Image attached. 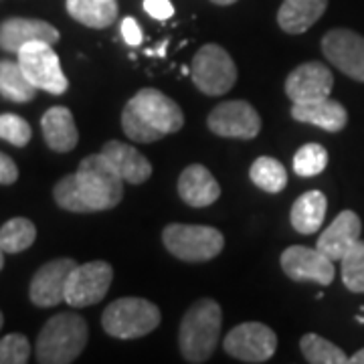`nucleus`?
Instances as JSON below:
<instances>
[{"mask_svg": "<svg viewBox=\"0 0 364 364\" xmlns=\"http://www.w3.org/2000/svg\"><path fill=\"white\" fill-rule=\"evenodd\" d=\"M282 269L294 282H316L320 286H330L334 282V261L324 255L320 249L304 245L287 247L282 253Z\"/></svg>", "mask_w": 364, "mask_h": 364, "instance_id": "obj_13", "label": "nucleus"}, {"mask_svg": "<svg viewBox=\"0 0 364 364\" xmlns=\"http://www.w3.org/2000/svg\"><path fill=\"white\" fill-rule=\"evenodd\" d=\"M102 154L109 160V164L117 170L124 182L142 184L152 176V164L134 146L112 140L102 148Z\"/></svg>", "mask_w": 364, "mask_h": 364, "instance_id": "obj_19", "label": "nucleus"}, {"mask_svg": "<svg viewBox=\"0 0 364 364\" xmlns=\"http://www.w3.org/2000/svg\"><path fill=\"white\" fill-rule=\"evenodd\" d=\"M360 231H363L360 217L354 210H342L330 223V227H326L324 233L320 235L316 247L332 261H340L360 241Z\"/></svg>", "mask_w": 364, "mask_h": 364, "instance_id": "obj_16", "label": "nucleus"}, {"mask_svg": "<svg viewBox=\"0 0 364 364\" xmlns=\"http://www.w3.org/2000/svg\"><path fill=\"white\" fill-rule=\"evenodd\" d=\"M75 261L69 257L53 259L45 263L39 272L33 275L28 296L31 301L39 308H51L65 299V286L71 272L75 269Z\"/></svg>", "mask_w": 364, "mask_h": 364, "instance_id": "obj_15", "label": "nucleus"}, {"mask_svg": "<svg viewBox=\"0 0 364 364\" xmlns=\"http://www.w3.org/2000/svg\"><path fill=\"white\" fill-rule=\"evenodd\" d=\"M2 324H4V316H2V312H0V328H2Z\"/></svg>", "mask_w": 364, "mask_h": 364, "instance_id": "obj_41", "label": "nucleus"}, {"mask_svg": "<svg viewBox=\"0 0 364 364\" xmlns=\"http://www.w3.org/2000/svg\"><path fill=\"white\" fill-rule=\"evenodd\" d=\"M210 2H215V4H221V6H229V4H235L237 0H210Z\"/></svg>", "mask_w": 364, "mask_h": 364, "instance_id": "obj_38", "label": "nucleus"}, {"mask_svg": "<svg viewBox=\"0 0 364 364\" xmlns=\"http://www.w3.org/2000/svg\"><path fill=\"white\" fill-rule=\"evenodd\" d=\"M208 130L223 138L251 140L261 130V117L247 102H223L208 114Z\"/></svg>", "mask_w": 364, "mask_h": 364, "instance_id": "obj_11", "label": "nucleus"}, {"mask_svg": "<svg viewBox=\"0 0 364 364\" xmlns=\"http://www.w3.org/2000/svg\"><path fill=\"white\" fill-rule=\"evenodd\" d=\"M184 126L181 105L162 91L140 90L122 112V128L132 142H156Z\"/></svg>", "mask_w": 364, "mask_h": 364, "instance_id": "obj_1", "label": "nucleus"}, {"mask_svg": "<svg viewBox=\"0 0 364 364\" xmlns=\"http://www.w3.org/2000/svg\"><path fill=\"white\" fill-rule=\"evenodd\" d=\"M31 358V344L23 334H9L0 340V364H25Z\"/></svg>", "mask_w": 364, "mask_h": 364, "instance_id": "obj_33", "label": "nucleus"}, {"mask_svg": "<svg viewBox=\"0 0 364 364\" xmlns=\"http://www.w3.org/2000/svg\"><path fill=\"white\" fill-rule=\"evenodd\" d=\"M326 164H328V152L320 144H306L294 156V172L301 178L318 176L320 172H324Z\"/></svg>", "mask_w": 364, "mask_h": 364, "instance_id": "obj_29", "label": "nucleus"}, {"mask_svg": "<svg viewBox=\"0 0 364 364\" xmlns=\"http://www.w3.org/2000/svg\"><path fill=\"white\" fill-rule=\"evenodd\" d=\"M160 310L156 304L142 298H119L105 308L102 316L104 330L119 340L142 338L160 326Z\"/></svg>", "mask_w": 364, "mask_h": 364, "instance_id": "obj_5", "label": "nucleus"}, {"mask_svg": "<svg viewBox=\"0 0 364 364\" xmlns=\"http://www.w3.org/2000/svg\"><path fill=\"white\" fill-rule=\"evenodd\" d=\"M75 178L90 213L114 208L124 196V178L102 152L85 158L79 164Z\"/></svg>", "mask_w": 364, "mask_h": 364, "instance_id": "obj_4", "label": "nucleus"}, {"mask_svg": "<svg viewBox=\"0 0 364 364\" xmlns=\"http://www.w3.org/2000/svg\"><path fill=\"white\" fill-rule=\"evenodd\" d=\"M164 247L182 261H208L217 257L225 247L221 231L207 225L172 223L162 233Z\"/></svg>", "mask_w": 364, "mask_h": 364, "instance_id": "obj_6", "label": "nucleus"}, {"mask_svg": "<svg viewBox=\"0 0 364 364\" xmlns=\"http://www.w3.org/2000/svg\"><path fill=\"white\" fill-rule=\"evenodd\" d=\"M225 352L243 363H267L277 350V334L261 322H245L233 328L225 338Z\"/></svg>", "mask_w": 364, "mask_h": 364, "instance_id": "obj_10", "label": "nucleus"}, {"mask_svg": "<svg viewBox=\"0 0 364 364\" xmlns=\"http://www.w3.org/2000/svg\"><path fill=\"white\" fill-rule=\"evenodd\" d=\"M31 136H33V132H31V126L26 119L16 114H0V138L2 140L23 148L31 142Z\"/></svg>", "mask_w": 364, "mask_h": 364, "instance_id": "obj_32", "label": "nucleus"}, {"mask_svg": "<svg viewBox=\"0 0 364 364\" xmlns=\"http://www.w3.org/2000/svg\"><path fill=\"white\" fill-rule=\"evenodd\" d=\"M122 37H124V41H126L130 47H138V45H142V41H144L142 28H140V25L136 23V18L128 16V18H124V21H122Z\"/></svg>", "mask_w": 364, "mask_h": 364, "instance_id": "obj_35", "label": "nucleus"}, {"mask_svg": "<svg viewBox=\"0 0 364 364\" xmlns=\"http://www.w3.org/2000/svg\"><path fill=\"white\" fill-rule=\"evenodd\" d=\"M114 282V269L107 261H90L75 265L65 286V301L71 308L100 304Z\"/></svg>", "mask_w": 364, "mask_h": 364, "instance_id": "obj_9", "label": "nucleus"}, {"mask_svg": "<svg viewBox=\"0 0 364 364\" xmlns=\"http://www.w3.org/2000/svg\"><path fill=\"white\" fill-rule=\"evenodd\" d=\"M41 128H43L45 142L55 152H71L77 146V126H75L73 114L67 107L55 105L51 109H47L41 119Z\"/></svg>", "mask_w": 364, "mask_h": 364, "instance_id": "obj_20", "label": "nucleus"}, {"mask_svg": "<svg viewBox=\"0 0 364 364\" xmlns=\"http://www.w3.org/2000/svg\"><path fill=\"white\" fill-rule=\"evenodd\" d=\"M328 0H284L277 13L279 26L289 35H301L326 13Z\"/></svg>", "mask_w": 364, "mask_h": 364, "instance_id": "obj_22", "label": "nucleus"}, {"mask_svg": "<svg viewBox=\"0 0 364 364\" xmlns=\"http://www.w3.org/2000/svg\"><path fill=\"white\" fill-rule=\"evenodd\" d=\"M342 284L354 294H364V241L342 257Z\"/></svg>", "mask_w": 364, "mask_h": 364, "instance_id": "obj_30", "label": "nucleus"}, {"mask_svg": "<svg viewBox=\"0 0 364 364\" xmlns=\"http://www.w3.org/2000/svg\"><path fill=\"white\" fill-rule=\"evenodd\" d=\"M348 363H352V364H364V348H363V350L356 352L354 356H350V360H348Z\"/></svg>", "mask_w": 364, "mask_h": 364, "instance_id": "obj_37", "label": "nucleus"}, {"mask_svg": "<svg viewBox=\"0 0 364 364\" xmlns=\"http://www.w3.org/2000/svg\"><path fill=\"white\" fill-rule=\"evenodd\" d=\"M299 348H301V354L306 356V360L312 364H346L350 360L342 348L318 334L301 336Z\"/></svg>", "mask_w": 364, "mask_h": 364, "instance_id": "obj_28", "label": "nucleus"}, {"mask_svg": "<svg viewBox=\"0 0 364 364\" xmlns=\"http://www.w3.org/2000/svg\"><path fill=\"white\" fill-rule=\"evenodd\" d=\"M18 178V168L14 160L0 152V184H13Z\"/></svg>", "mask_w": 364, "mask_h": 364, "instance_id": "obj_36", "label": "nucleus"}, {"mask_svg": "<svg viewBox=\"0 0 364 364\" xmlns=\"http://www.w3.org/2000/svg\"><path fill=\"white\" fill-rule=\"evenodd\" d=\"M178 195L188 207H210L219 200L221 186L203 164H191L178 178Z\"/></svg>", "mask_w": 364, "mask_h": 364, "instance_id": "obj_18", "label": "nucleus"}, {"mask_svg": "<svg viewBox=\"0 0 364 364\" xmlns=\"http://www.w3.org/2000/svg\"><path fill=\"white\" fill-rule=\"evenodd\" d=\"M291 116L298 122L312 124L326 132H340L348 122V114H346L344 105L330 100V97L308 102V104H294Z\"/></svg>", "mask_w": 364, "mask_h": 364, "instance_id": "obj_21", "label": "nucleus"}, {"mask_svg": "<svg viewBox=\"0 0 364 364\" xmlns=\"http://www.w3.org/2000/svg\"><path fill=\"white\" fill-rule=\"evenodd\" d=\"M322 51L344 75L364 83V37L350 28H334L322 39Z\"/></svg>", "mask_w": 364, "mask_h": 364, "instance_id": "obj_12", "label": "nucleus"}, {"mask_svg": "<svg viewBox=\"0 0 364 364\" xmlns=\"http://www.w3.org/2000/svg\"><path fill=\"white\" fill-rule=\"evenodd\" d=\"M221 324V306L215 299H198L188 308L178 332V344L186 363H207L217 348Z\"/></svg>", "mask_w": 364, "mask_h": 364, "instance_id": "obj_2", "label": "nucleus"}, {"mask_svg": "<svg viewBox=\"0 0 364 364\" xmlns=\"http://www.w3.org/2000/svg\"><path fill=\"white\" fill-rule=\"evenodd\" d=\"M193 81L207 95H225L233 90L237 67L221 45H203L193 59Z\"/></svg>", "mask_w": 364, "mask_h": 364, "instance_id": "obj_8", "label": "nucleus"}, {"mask_svg": "<svg viewBox=\"0 0 364 364\" xmlns=\"http://www.w3.org/2000/svg\"><path fill=\"white\" fill-rule=\"evenodd\" d=\"M90 338L87 322L77 314H57L43 326L37 338L41 364H69L83 352Z\"/></svg>", "mask_w": 364, "mask_h": 364, "instance_id": "obj_3", "label": "nucleus"}, {"mask_svg": "<svg viewBox=\"0 0 364 364\" xmlns=\"http://www.w3.org/2000/svg\"><path fill=\"white\" fill-rule=\"evenodd\" d=\"M4 267V249L0 247V269Z\"/></svg>", "mask_w": 364, "mask_h": 364, "instance_id": "obj_40", "label": "nucleus"}, {"mask_svg": "<svg viewBox=\"0 0 364 364\" xmlns=\"http://www.w3.org/2000/svg\"><path fill=\"white\" fill-rule=\"evenodd\" d=\"M35 90L37 87L28 81L21 63L0 61V95L2 97L25 104L35 97Z\"/></svg>", "mask_w": 364, "mask_h": 364, "instance_id": "obj_25", "label": "nucleus"}, {"mask_svg": "<svg viewBox=\"0 0 364 364\" xmlns=\"http://www.w3.org/2000/svg\"><path fill=\"white\" fill-rule=\"evenodd\" d=\"M37 239V227L28 219L16 217L0 227V247L4 253H21Z\"/></svg>", "mask_w": 364, "mask_h": 364, "instance_id": "obj_27", "label": "nucleus"}, {"mask_svg": "<svg viewBox=\"0 0 364 364\" xmlns=\"http://www.w3.org/2000/svg\"><path fill=\"white\" fill-rule=\"evenodd\" d=\"M334 87L332 71L318 61L296 67L286 81V93L291 104H308L330 97Z\"/></svg>", "mask_w": 364, "mask_h": 364, "instance_id": "obj_14", "label": "nucleus"}, {"mask_svg": "<svg viewBox=\"0 0 364 364\" xmlns=\"http://www.w3.org/2000/svg\"><path fill=\"white\" fill-rule=\"evenodd\" d=\"M16 55L25 75L37 90L47 91L53 95L65 93L69 81L61 69L57 53L51 49V43H43V41L26 43Z\"/></svg>", "mask_w": 364, "mask_h": 364, "instance_id": "obj_7", "label": "nucleus"}, {"mask_svg": "<svg viewBox=\"0 0 364 364\" xmlns=\"http://www.w3.org/2000/svg\"><path fill=\"white\" fill-rule=\"evenodd\" d=\"M249 176H251L255 186H259L261 191L272 193V195L282 193L287 184V170L284 168V164L269 156L257 158L251 164Z\"/></svg>", "mask_w": 364, "mask_h": 364, "instance_id": "obj_26", "label": "nucleus"}, {"mask_svg": "<svg viewBox=\"0 0 364 364\" xmlns=\"http://www.w3.org/2000/svg\"><path fill=\"white\" fill-rule=\"evenodd\" d=\"M144 11L156 21H168L174 14V6L170 0H144Z\"/></svg>", "mask_w": 364, "mask_h": 364, "instance_id": "obj_34", "label": "nucleus"}, {"mask_svg": "<svg viewBox=\"0 0 364 364\" xmlns=\"http://www.w3.org/2000/svg\"><path fill=\"white\" fill-rule=\"evenodd\" d=\"M53 196H55V203L61 208H65V210H71V213H90L83 196H81V191H79L75 174L63 176L61 181L57 182L55 191H53Z\"/></svg>", "mask_w": 364, "mask_h": 364, "instance_id": "obj_31", "label": "nucleus"}, {"mask_svg": "<svg viewBox=\"0 0 364 364\" xmlns=\"http://www.w3.org/2000/svg\"><path fill=\"white\" fill-rule=\"evenodd\" d=\"M51 43L55 45L59 41V31L45 21L39 18H9L0 25V47L4 51L18 53L26 43Z\"/></svg>", "mask_w": 364, "mask_h": 364, "instance_id": "obj_17", "label": "nucleus"}, {"mask_svg": "<svg viewBox=\"0 0 364 364\" xmlns=\"http://www.w3.org/2000/svg\"><path fill=\"white\" fill-rule=\"evenodd\" d=\"M326 210H328L326 195H322L320 191L304 193L291 207V215H289L291 227L301 235L316 233L324 225Z\"/></svg>", "mask_w": 364, "mask_h": 364, "instance_id": "obj_23", "label": "nucleus"}, {"mask_svg": "<svg viewBox=\"0 0 364 364\" xmlns=\"http://www.w3.org/2000/svg\"><path fill=\"white\" fill-rule=\"evenodd\" d=\"M156 55H160V57H164V55H166V43H164V45H160V47H158Z\"/></svg>", "mask_w": 364, "mask_h": 364, "instance_id": "obj_39", "label": "nucleus"}, {"mask_svg": "<svg viewBox=\"0 0 364 364\" xmlns=\"http://www.w3.org/2000/svg\"><path fill=\"white\" fill-rule=\"evenodd\" d=\"M67 13L91 28H105L117 18L116 0H67Z\"/></svg>", "mask_w": 364, "mask_h": 364, "instance_id": "obj_24", "label": "nucleus"}]
</instances>
